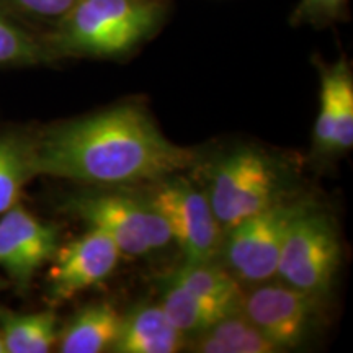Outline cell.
<instances>
[{"instance_id": "obj_5", "label": "cell", "mask_w": 353, "mask_h": 353, "mask_svg": "<svg viewBox=\"0 0 353 353\" xmlns=\"http://www.w3.org/2000/svg\"><path fill=\"white\" fill-rule=\"evenodd\" d=\"M65 210L88 229L107 234L121 255L145 257L174 242L165 221L141 195L125 192L85 193L70 198Z\"/></svg>"}, {"instance_id": "obj_17", "label": "cell", "mask_w": 353, "mask_h": 353, "mask_svg": "<svg viewBox=\"0 0 353 353\" xmlns=\"http://www.w3.org/2000/svg\"><path fill=\"white\" fill-rule=\"evenodd\" d=\"M33 176H37L33 138L0 136V214L20 203L23 188Z\"/></svg>"}, {"instance_id": "obj_9", "label": "cell", "mask_w": 353, "mask_h": 353, "mask_svg": "<svg viewBox=\"0 0 353 353\" xmlns=\"http://www.w3.org/2000/svg\"><path fill=\"white\" fill-rule=\"evenodd\" d=\"M120 257L117 244L97 229L59 244L48 272V298L52 304H59L100 285L114 272Z\"/></svg>"}, {"instance_id": "obj_10", "label": "cell", "mask_w": 353, "mask_h": 353, "mask_svg": "<svg viewBox=\"0 0 353 353\" xmlns=\"http://www.w3.org/2000/svg\"><path fill=\"white\" fill-rule=\"evenodd\" d=\"M59 247V229L17 203L0 214V267L20 290L28 288Z\"/></svg>"}, {"instance_id": "obj_3", "label": "cell", "mask_w": 353, "mask_h": 353, "mask_svg": "<svg viewBox=\"0 0 353 353\" xmlns=\"http://www.w3.org/2000/svg\"><path fill=\"white\" fill-rule=\"evenodd\" d=\"M283 175L275 159L241 148L211 165L205 193L223 231L280 200Z\"/></svg>"}, {"instance_id": "obj_13", "label": "cell", "mask_w": 353, "mask_h": 353, "mask_svg": "<svg viewBox=\"0 0 353 353\" xmlns=\"http://www.w3.org/2000/svg\"><path fill=\"white\" fill-rule=\"evenodd\" d=\"M123 316L110 303H92L70 317L61 327L57 352L103 353L112 352L120 335Z\"/></svg>"}, {"instance_id": "obj_20", "label": "cell", "mask_w": 353, "mask_h": 353, "mask_svg": "<svg viewBox=\"0 0 353 353\" xmlns=\"http://www.w3.org/2000/svg\"><path fill=\"white\" fill-rule=\"evenodd\" d=\"M77 0H0L8 12L30 19L57 23L72 8Z\"/></svg>"}, {"instance_id": "obj_15", "label": "cell", "mask_w": 353, "mask_h": 353, "mask_svg": "<svg viewBox=\"0 0 353 353\" xmlns=\"http://www.w3.org/2000/svg\"><path fill=\"white\" fill-rule=\"evenodd\" d=\"M170 280L182 285L205 301L221 307L228 314L241 311L244 296L242 286L228 268H224L223 263H216V260L198 263L185 262L183 267L170 276Z\"/></svg>"}, {"instance_id": "obj_14", "label": "cell", "mask_w": 353, "mask_h": 353, "mask_svg": "<svg viewBox=\"0 0 353 353\" xmlns=\"http://www.w3.org/2000/svg\"><path fill=\"white\" fill-rule=\"evenodd\" d=\"M185 342L188 350L198 353H275L278 352L257 327L242 314L232 312L203 332Z\"/></svg>"}, {"instance_id": "obj_11", "label": "cell", "mask_w": 353, "mask_h": 353, "mask_svg": "<svg viewBox=\"0 0 353 353\" xmlns=\"http://www.w3.org/2000/svg\"><path fill=\"white\" fill-rule=\"evenodd\" d=\"M319 113L314 123V151L337 156L353 148V77L345 59L322 65Z\"/></svg>"}, {"instance_id": "obj_7", "label": "cell", "mask_w": 353, "mask_h": 353, "mask_svg": "<svg viewBox=\"0 0 353 353\" xmlns=\"http://www.w3.org/2000/svg\"><path fill=\"white\" fill-rule=\"evenodd\" d=\"M306 198L281 196L273 205L224 231L219 257L239 283L257 285L276 275L278 257L290 221Z\"/></svg>"}, {"instance_id": "obj_12", "label": "cell", "mask_w": 353, "mask_h": 353, "mask_svg": "<svg viewBox=\"0 0 353 353\" xmlns=\"http://www.w3.org/2000/svg\"><path fill=\"white\" fill-rule=\"evenodd\" d=\"M187 337L172 324L161 304H138L123 316L114 353H175Z\"/></svg>"}, {"instance_id": "obj_6", "label": "cell", "mask_w": 353, "mask_h": 353, "mask_svg": "<svg viewBox=\"0 0 353 353\" xmlns=\"http://www.w3.org/2000/svg\"><path fill=\"white\" fill-rule=\"evenodd\" d=\"M141 196L165 221L172 239L182 249L187 262H213L219 257L223 228L205 190L187 179L183 172L145 183Z\"/></svg>"}, {"instance_id": "obj_19", "label": "cell", "mask_w": 353, "mask_h": 353, "mask_svg": "<svg viewBox=\"0 0 353 353\" xmlns=\"http://www.w3.org/2000/svg\"><path fill=\"white\" fill-rule=\"evenodd\" d=\"M54 59L43 39L33 37L0 6V68H23Z\"/></svg>"}, {"instance_id": "obj_16", "label": "cell", "mask_w": 353, "mask_h": 353, "mask_svg": "<svg viewBox=\"0 0 353 353\" xmlns=\"http://www.w3.org/2000/svg\"><path fill=\"white\" fill-rule=\"evenodd\" d=\"M59 319L52 311L13 312L0 309V334L7 353H48L57 345Z\"/></svg>"}, {"instance_id": "obj_2", "label": "cell", "mask_w": 353, "mask_h": 353, "mask_svg": "<svg viewBox=\"0 0 353 353\" xmlns=\"http://www.w3.org/2000/svg\"><path fill=\"white\" fill-rule=\"evenodd\" d=\"M164 15L162 0H77L43 41L54 59H114L148 41Z\"/></svg>"}, {"instance_id": "obj_22", "label": "cell", "mask_w": 353, "mask_h": 353, "mask_svg": "<svg viewBox=\"0 0 353 353\" xmlns=\"http://www.w3.org/2000/svg\"><path fill=\"white\" fill-rule=\"evenodd\" d=\"M0 353H7V348H6V343H3L2 334H0Z\"/></svg>"}, {"instance_id": "obj_21", "label": "cell", "mask_w": 353, "mask_h": 353, "mask_svg": "<svg viewBox=\"0 0 353 353\" xmlns=\"http://www.w3.org/2000/svg\"><path fill=\"white\" fill-rule=\"evenodd\" d=\"M347 0H299L294 8L293 23H325L332 21L345 8Z\"/></svg>"}, {"instance_id": "obj_4", "label": "cell", "mask_w": 353, "mask_h": 353, "mask_svg": "<svg viewBox=\"0 0 353 353\" xmlns=\"http://www.w3.org/2000/svg\"><path fill=\"white\" fill-rule=\"evenodd\" d=\"M342 260L334 218L307 201L290 221L276 265V278L304 293L325 298Z\"/></svg>"}, {"instance_id": "obj_1", "label": "cell", "mask_w": 353, "mask_h": 353, "mask_svg": "<svg viewBox=\"0 0 353 353\" xmlns=\"http://www.w3.org/2000/svg\"><path fill=\"white\" fill-rule=\"evenodd\" d=\"M37 176L97 187L152 183L187 172L198 154L172 143L138 105H120L50 128L33 138Z\"/></svg>"}, {"instance_id": "obj_18", "label": "cell", "mask_w": 353, "mask_h": 353, "mask_svg": "<svg viewBox=\"0 0 353 353\" xmlns=\"http://www.w3.org/2000/svg\"><path fill=\"white\" fill-rule=\"evenodd\" d=\"M159 304L164 309L172 324L187 337V341L188 337L203 332L219 319L229 316L221 307L196 296L182 285L172 281L170 278L165 280L162 299Z\"/></svg>"}, {"instance_id": "obj_8", "label": "cell", "mask_w": 353, "mask_h": 353, "mask_svg": "<svg viewBox=\"0 0 353 353\" xmlns=\"http://www.w3.org/2000/svg\"><path fill=\"white\" fill-rule=\"evenodd\" d=\"M322 299L278 281L252 285L244 293L241 311L278 352L306 342L321 317Z\"/></svg>"}]
</instances>
